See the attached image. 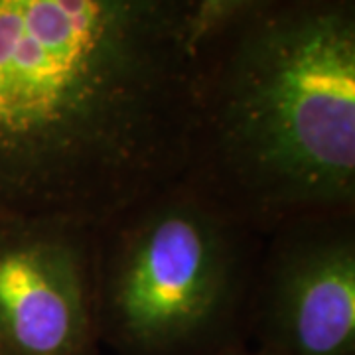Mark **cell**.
Returning <instances> with one entry per match:
<instances>
[{"mask_svg": "<svg viewBox=\"0 0 355 355\" xmlns=\"http://www.w3.org/2000/svg\"><path fill=\"white\" fill-rule=\"evenodd\" d=\"M196 0H0V227H101L186 172Z\"/></svg>", "mask_w": 355, "mask_h": 355, "instance_id": "obj_1", "label": "cell"}, {"mask_svg": "<svg viewBox=\"0 0 355 355\" xmlns=\"http://www.w3.org/2000/svg\"><path fill=\"white\" fill-rule=\"evenodd\" d=\"M182 180L263 237L355 211V0H253L198 40Z\"/></svg>", "mask_w": 355, "mask_h": 355, "instance_id": "obj_2", "label": "cell"}, {"mask_svg": "<svg viewBox=\"0 0 355 355\" xmlns=\"http://www.w3.org/2000/svg\"><path fill=\"white\" fill-rule=\"evenodd\" d=\"M265 237L182 178L93 229L99 340L119 355L241 343Z\"/></svg>", "mask_w": 355, "mask_h": 355, "instance_id": "obj_3", "label": "cell"}, {"mask_svg": "<svg viewBox=\"0 0 355 355\" xmlns=\"http://www.w3.org/2000/svg\"><path fill=\"white\" fill-rule=\"evenodd\" d=\"M247 334L263 355H355V211L266 235Z\"/></svg>", "mask_w": 355, "mask_h": 355, "instance_id": "obj_4", "label": "cell"}, {"mask_svg": "<svg viewBox=\"0 0 355 355\" xmlns=\"http://www.w3.org/2000/svg\"><path fill=\"white\" fill-rule=\"evenodd\" d=\"M93 229L62 221L0 227L4 355H97Z\"/></svg>", "mask_w": 355, "mask_h": 355, "instance_id": "obj_5", "label": "cell"}, {"mask_svg": "<svg viewBox=\"0 0 355 355\" xmlns=\"http://www.w3.org/2000/svg\"><path fill=\"white\" fill-rule=\"evenodd\" d=\"M253 0H196V32L198 40L216 26L225 22Z\"/></svg>", "mask_w": 355, "mask_h": 355, "instance_id": "obj_6", "label": "cell"}, {"mask_svg": "<svg viewBox=\"0 0 355 355\" xmlns=\"http://www.w3.org/2000/svg\"><path fill=\"white\" fill-rule=\"evenodd\" d=\"M214 355H263V354H261V352H257V349H251L247 343L241 342V343H233V345H227V347L219 349V352Z\"/></svg>", "mask_w": 355, "mask_h": 355, "instance_id": "obj_7", "label": "cell"}, {"mask_svg": "<svg viewBox=\"0 0 355 355\" xmlns=\"http://www.w3.org/2000/svg\"><path fill=\"white\" fill-rule=\"evenodd\" d=\"M0 355H4V352H2V347H0Z\"/></svg>", "mask_w": 355, "mask_h": 355, "instance_id": "obj_8", "label": "cell"}]
</instances>
